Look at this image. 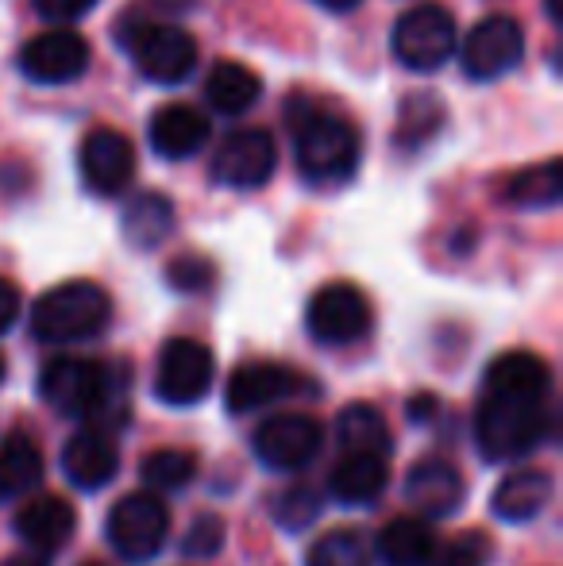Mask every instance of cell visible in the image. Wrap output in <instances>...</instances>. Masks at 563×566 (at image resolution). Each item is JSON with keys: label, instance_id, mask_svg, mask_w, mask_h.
Returning a JSON list of instances; mask_svg holds the SVG:
<instances>
[{"label": "cell", "instance_id": "28", "mask_svg": "<svg viewBox=\"0 0 563 566\" xmlns=\"http://www.w3.org/2000/svg\"><path fill=\"white\" fill-rule=\"evenodd\" d=\"M305 566H375V544L359 528H332L309 547Z\"/></svg>", "mask_w": 563, "mask_h": 566}, {"label": "cell", "instance_id": "3", "mask_svg": "<svg viewBox=\"0 0 563 566\" xmlns=\"http://www.w3.org/2000/svg\"><path fill=\"white\" fill-rule=\"evenodd\" d=\"M293 150L298 170L313 186H336L347 181L359 166V132L344 116L316 105H290Z\"/></svg>", "mask_w": 563, "mask_h": 566}, {"label": "cell", "instance_id": "13", "mask_svg": "<svg viewBox=\"0 0 563 566\" xmlns=\"http://www.w3.org/2000/svg\"><path fill=\"white\" fill-rule=\"evenodd\" d=\"M298 394H316L313 381L279 363H243L228 374V386H225L228 412H236V417L267 409V405L285 401V397H298Z\"/></svg>", "mask_w": 563, "mask_h": 566}, {"label": "cell", "instance_id": "31", "mask_svg": "<svg viewBox=\"0 0 563 566\" xmlns=\"http://www.w3.org/2000/svg\"><path fill=\"white\" fill-rule=\"evenodd\" d=\"M490 555H494L490 536H482V532H463V536L448 539L440 552H432L428 563L432 566H490Z\"/></svg>", "mask_w": 563, "mask_h": 566}, {"label": "cell", "instance_id": "20", "mask_svg": "<svg viewBox=\"0 0 563 566\" xmlns=\"http://www.w3.org/2000/svg\"><path fill=\"white\" fill-rule=\"evenodd\" d=\"M552 501V474L549 470H518V474L502 478V485L490 497L498 521L505 524H525L541 516Z\"/></svg>", "mask_w": 563, "mask_h": 566}, {"label": "cell", "instance_id": "5", "mask_svg": "<svg viewBox=\"0 0 563 566\" xmlns=\"http://www.w3.org/2000/svg\"><path fill=\"white\" fill-rule=\"evenodd\" d=\"M108 544L121 559L147 563L163 552L166 536H170V509L155 490L128 493L113 505L108 513Z\"/></svg>", "mask_w": 563, "mask_h": 566}, {"label": "cell", "instance_id": "29", "mask_svg": "<svg viewBox=\"0 0 563 566\" xmlns=\"http://www.w3.org/2000/svg\"><path fill=\"white\" fill-rule=\"evenodd\" d=\"M197 454L186 448H158L139 462V474L150 490H186L197 478Z\"/></svg>", "mask_w": 563, "mask_h": 566}, {"label": "cell", "instance_id": "39", "mask_svg": "<svg viewBox=\"0 0 563 566\" xmlns=\"http://www.w3.org/2000/svg\"><path fill=\"white\" fill-rule=\"evenodd\" d=\"M316 4H324V8H332V12H352L359 0H316Z\"/></svg>", "mask_w": 563, "mask_h": 566}, {"label": "cell", "instance_id": "25", "mask_svg": "<svg viewBox=\"0 0 563 566\" xmlns=\"http://www.w3.org/2000/svg\"><path fill=\"white\" fill-rule=\"evenodd\" d=\"M563 197V163L549 158L541 166H529L518 170L505 181V201L518 205V209H552Z\"/></svg>", "mask_w": 563, "mask_h": 566}, {"label": "cell", "instance_id": "42", "mask_svg": "<svg viewBox=\"0 0 563 566\" xmlns=\"http://www.w3.org/2000/svg\"><path fill=\"white\" fill-rule=\"evenodd\" d=\"M82 566H101V563H82Z\"/></svg>", "mask_w": 563, "mask_h": 566}, {"label": "cell", "instance_id": "8", "mask_svg": "<svg viewBox=\"0 0 563 566\" xmlns=\"http://www.w3.org/2000/svg\"><path fill=\"white\" fill-rule=\"evenodd\" d=\"M217 378V363L212 350L197 339H170L158 355V374H155V394L166 405H197L205 401V394L212 389Z\"/></svg>", "mask_w": 563, "mask_h": 566}, {"label": "cell", "instance_id": "11", "mask_svg": "<svg viewBox=\"0 0 563 566\" xmlns=\"http://www.w3.org/2000/svg\"><path fill=\"white\" fill-rule=\"evenodd\" d=\"M525 54V31L513 15H487L463 43V74L471 82H494L510 74Z\"/></svg>", "mask_w": 563, "mask_h": 566}, {"label": "cell", "instance_id": "15", "mask_svg": "<svg viewBox=\"0 0 563 566\" xmlns=\"http://www.w3.org/2000/svg\"><path fill=\"white\" fill-rule=\"evenodd\" d=\"M82 178L93 193L101 197H116L136 174V147L124 132L116 127H93L82 139Z\"/></svg>", "mask_w": 563, "mask_h": 566}, {"label": "cell", "instance_id": "14", "mask_svg": "<svg viewBox=\"0 0 563 566\" xmlns=\"http://www.w3.org/2000/svg\"><path fill=\"white\" fill-rule=\"evenodd\" d=\"M85 66H90V43L70 28L43 31L20 51V70L39 85L77 82L85 74Z\"/></svg>", "mask_w": 563, "mask_h": 566}, {"label": "cell", "instance_id": "26", "mask_svg": "<svg viewBox=\"0 0 563 566\" xmlns=\"http://www.w3.org/2000/svg\"><path fill=\"white\" fill-rule=\"evenodd\" d=\"M170 231H174V205L163 193H139L128 205V212H124V235L139 251L158 247Z\"/></svg>", "mask_w": 563, "mask_h": 566}, {"label": "cell", "instance_id": "4", "mask_svg": "<svg viewBox=\"0 0 563 566\" xmlns=\"http://www.w3.org/2000/svg\"><path fill=\"white\" fill-rule=\"evenodd\" d=\"M113 297L97 282H62L31 308V336L39 343H82L108 328Z\"/></svg>", "mask_w": 563, "mask_h": 566}, {"label": "cell", "instance_id": "32", "mask_svg": "<svg viewBox=\"0 0 563 566\" xmlns=\"http://www.w3.org/2000/svg\"><path fill=\"white\" fill-rule=\"evenodd\" d=\"M166 282L178 293H205L217 282V270H212V262L201 259V254H178V259H170V266H166Z\"/></svg>", "mask_w": 563, "mask_h": 566}, {"label": "cell", "instance_id": "19", "mask_svg": "<svg viewBox=\"0 0 563 566\" xmlns=\"http://www.w3.org/2000/svg\"><path fill=\"white\" fill-rule=\"evenodd\" d=\"M386 482H390V454L344 451V459L332 467L329 490L344 505H371L386 493Z\"/></svg>", "mask_w": 563, "mask_h": 566}, {"label": "cell", "instance_id": "10", "mask_svg": "<svg viewBox=\"0 0 563 566\" xmlns=\"http://www.w3.org/2000/svg\"><path fill=\"white\" fill-rule=\"evenodd\" d=\"M274 166H279V147L274 135L263 127H240L217 147L212 158V181L228 189H256L263 181H271Z\"/></svg>", "mask_w": 563, "mask_h": 566}, {"label": "cell", "instance_id": "36", "mask_svg": "<svg viewBox=\"0 0 563 566\" xmlns=\"http://www.w3.org/2000/svg\"><path fill=\"white\" fill-rule=\"evenodd\" d=\"M432 409H436V401L432 397H414V401L406 405V412H409V420H417V424H425L428 417H432Z\"/></svg>", "mask_w": 563, "mask_h": 566}, {"label": "cell", "instance_id": "6", "mask_svg": "<svg viewBox=\"0 0 563 566\" xmlns=\"http://www.w3.org/2000/svg\"><path fill=\"white\" fill-rule=\"evenodd\" d=\"M456 20L440 4H417L394 23V59L409 70H440L456 51Z\"/></svg>", "mask_w": 563, "mask_h": 566}, {"label": "cell", "instance_id": "40", "mask_svg": "<svg viewBox=\"0 0 563 566\" xmlns=\"http://www.w3.org/2000/svg\"><path fill=\"white\" fill-rule=\"evenodd\" d=\"M544 12L552 15V23L563 20V0H544Z\"/></svg>", "mask_w": 563, "mask_h": 566}, {"label": "cell", "instance_id": "1", "mask_svg": "<svg viewBox=\"0 0 563 566\" xmlns=\"http://www.w3.org/2000/svg\"><path fill=\"white\" fill-rule=\"evenodd\" d=\"M552 366L533 350H505L487 366L482 401L475 412V440L487 462L521 459L541 448L556 428Z\"/></svg>", "mask_w": 563, "mask_h": 566}, {"label": "cell", "instance_id": "21", "mask_svg": "<svg viewBox=\"0 0 563 566\" xmlns=\"http://www.w3.org/2000/svg\"><path fill=\"white\" fill-rule=\"evenodd\" d=\"M209 139V119L189 105H166L150 116V147L163 158H189Z\"/></svg>", "mask_w": 563, "mask_h": 566}, {"label": "cell", "instance_id": "17", "mask_svg": "<svg viewBox=\"0 0 563 566\" xmlns=\"http://www.w3.org/2000/svg\"><path fill=\"white\" fill-rule=\"evenodd\" d=\"M77 528V513L66 497L59 493H39L15 513V536L31 547V552H59Z\"/></svg>", "mask_w": 563, "mask_h": 566}, {"label": "cell", "instance_id": "41", "mask_svg": "<svg viewBox=\"0 0 563 566\" xmlns=\"http://www.w3.org/2000/svg\"><path fill=\"white\" fill-rule=\"evenodd\" d=\"M0 381H4V358H0Z\"/></svg>", "mask_w": 563, "mask_h": 566}, {"label": "cell", "instance_id": "2", "mask_svg": "<svg viewBox=\"0 0 563 566\" xmlns=\"http://www.w3.org/2000/svg\"><path fill=\"white\" fill-rule=\"evenodd\" d=\"M39 394L62 417L97 420L101 432L128 420V370L93 358H51L39 378Z\"/></svg>", "mask_w": 563, "mask_h": 566}, {"label": "cell", "instance_id": "37", "mask_svg": "<svg viewBox=\"0 0 563 566\" xmlns=\"http://www.w3.org/2000/svg\"><path fill=\"white\" fill-rule=\"evenodd\" d=\"M0 566H46V559H43V552H20V555H12V559H4Z\"/></svg>", "mask_w": 563, "mask_h": 566}, {"label": "cell", "instance_id": "18", "mask_svg": "<svg viewBox=\"0 0 563 566\" xmlns=\"http://www.w3.org/2000/svg\"><path fill=\"white\" fill-rule=\"evenodd\" d=\"M62 470L77 490H101L116 478L121 470V451H116L113 436L101 428H85L62 448Z\"/></svg>", "mask_w": 563, "mask_h": 566}, {"label": "cell", "instance_id": "30", "mask_svg": "<svg viewBox=\"0 0 563 566\" xmlns=\"http://www.w3.org/2000/svg\"><path fill=\"white\" fill-rule=\"evenodd\" d=\"M271 509H274V521H279L282 528L301 532L321 516V493H316L313 485H285L279 497L271 501Z\"/></svg>", "mask_w": 563, "mask_h": 566}, {"label": "cell", "instance_id": "35", "mask_svg": "<svg viewBox=\"0 0 563 566\" xmlns=\"http://www.w3.org/2000/svg\"><path fill=\"white\" fill-rule=\"evenodd\" d=\"M20 316V290L8 277H0V332H8Z\"/></svg>", "mask_w": 563, "mask_h": 566}, {"label": "cell", "instance_id": "24", "mask_svg": "<svg viewBox=\"0 0 563 566\" xmlns=\"http://www.w3.org/2000/svg\"><path fill=\"white\" fill-rule=\"evenodd\" d=\"M259 93H263V82L248 66H240V62H217L209 82H205L209 105L225 116H243L259 101Z\"/></svg>", "mask_w": 563, "mask_h": 566}, {"label": "cell", "instance_id": "9", "mask_svg": "<svg viewBox=\"0 0 563 566\" xmlns=\"http://www.w3.org/2000/svg\"><path fill=\"white\" fill-rule=\"evenodd\" d=\"M305 324L316 343L344 347V343H355L371 332V301L355 285L332 282L313 293V301L305 308Z\"/></svg>", "mask_w": 563, "mask_h": 566}, {"label": "cell", "instance_id": "7", "mask_svg": "<svg viewBox=\"0 0 563 566\" xmlns=\"http://www.w3.org/2000/svg\"><path fill=\"white\" fill-rule=\"evenodd\" d=\"M132 59L139 74L158 85H178L194 74L197 43L174 23H136L132 28Z\"/></svg>", "mask_w": 563, "mask_h": 566}, {"label": "cell", "instance_id": "33", "mask_svg": "<svg viewBox=\"0 0 563 566\" xmlns=\"http://www.w3.org/2000/svg\"><path fill=\"white\" fill-rule=\"evenodd\" d=\"M225 521L217 513H201L194 524H189L186 539H181V552L194 555V559H212V555L225 547Z\"/></svg>", "mask_w": 563, "mask_h": 566}, {"label": "cell", "instance_id": "38", "mask_svg": "<svg viewBox=\"0 0 563 566\" xmlns=\"http://www.w3.org/2000/svg\"><path fill=\"white\" fill-rule=\"evenodd\" d=\"M150 4L166 8V12H186V8H194V0H150Z\"/></svg>", "mask_w": 563, "mask_h": 566}, {"label": "cell", "instance_id": "27", "mask_svg": "<svg viewBox=\"0 0 563 566\" xmlns=\"http://www.w3.org/2000/svg\"><path fill=\"white\" fill-rule=\"evenodd\" d=\"M336 436L344 443V451H378V454H390V428H386L383 412L367 401H355L340 412L336 420Z\"/></svg>", "mask_w": 563, "mask_h": 566}, {"label": "cell", "instance_id": "34", "mask_svg": "<svg viewBox=\"0 0 563 566\" xmlns=\"http://www.w3.org/2000/svg\"><path fill=\"white\" fill-rule=\"evenodd\" d=\"M93 4H97V0H35L39 15H43V20H54V23L77 20V15H85Z\"/></svg>", "mask_w": 563, "mask_h": 566}, {"label": "cell", "instance_id": "23", "mask_svg": "<svg viewBox=\"0 0 563 566\" xmlns=\"http://www.w3.org/2000/svg\"><path fill=\"white\" fill-rule=\"evenodd\" d=\"M43 478V454L28 432H12L0 443V501H12L20 493L35 490Z\"/></svg>", "mask_w": 563, "mask_h": 566}, {"label": "cell", "instance_id": "16", "mask_svg": "<svg viewBox=\"0 0 563 566\" xmlns=\"http://www.w3.org/2000/svg\"><path fill=\"white\" fill-rule=\"evenodd\" d=\"M463 497H467L463 474H459L448 459H421L409 467L406 501L425 516V521H444V516L459 513Z\"/></svg>", "mask_w": 563, "mask_h": 566}, {"label": "cell", "instance_id": "12", "mask_svg": "<svg viewBox=\"0 0 563 566\" xmlns=\"http://www.w3.org/2000/svg\"><path fill=\"white\" fill-rule=\"evenodd\" d=\"M324 432H321V420L305 417V412H285V417H271L259 424L256 448L259 462L271 470H301L321 454Z\"/></svg>", "mask_w": 563, "mask_h": 566}, {"label": "cell", "instance_id": "22", "mask_svg": "<svg viewBox=\"0 0 563 566\" xmlns=\"http://www.w3.org/2000/svg\"><path fill=\"white\" fill-rule=\"evenodd\" d=\"M375 552L386 566H428L436 552V536L425 516H398L378 532Z\"/></svg>", "mask_w": 563, "mask_h": 566}]
</instances>
